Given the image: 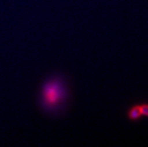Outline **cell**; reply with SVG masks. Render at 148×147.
Returning a JSON list of instances; mask_svg holds the SVG:
<instances>
[{"label": "cell", "instance_id": "6da1fadb", "mask_svg": "<svg viewBox=\"0 0 148 147\" xmlns=\"http://www.w3.org/2000/svg\"><path fill=\"white\" fill-rule=\"evenodd\" d=\"M69 99L66 81L61 76H54L44 83L39 94V105L47 113L56 114L65 109Z\"/></svg>", "mask_w": 148, "mask_h": 147}, {"label": "cell", "instance_id": "7a4b0ae2", "mask_svg": "<svg viewBox=\"0 0 148 147\" xmlns=\"http://www.w3.org/2000/svg\"><path fill=\"white\" fill-rule=\"evenodd\" d=\"M127 117L130 121H138L142 117L140 109V104H135L132 105L127 111Z\"/></svg>", "mask_w": 148, "mask_h": 147}, {"label": "cell", "instance_id": "3957f363", "mask_svg": "<svg viewBox=\"0 0 148 147\" xmlns=\"http://www.w3.org/2000/svg\"><path fill=\"white\" fill-rule=\"evenodd\" d=\"M140 109H141V113L142 116H146L148 117V104H140Z\"/></svg>", "mask_w": 148, "mask_h": 147}]
</instances>
